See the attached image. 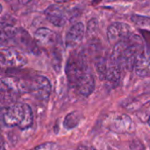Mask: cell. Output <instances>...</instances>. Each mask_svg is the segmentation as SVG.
<instances>
[{
    "label": "cell",
    "instance_id": "obj_13",
    "mask_svg": "<svg viewBox=\"0 0 150 150\" xmlns=\"http://www.w3.org/2000/svg\"><path fill=\"white\" fill-rule=\"evenodd\" d=\"M74 88L77 91V93L84 97H87L91 95L94 89H95V80L92 75V73L88 72L86 74H84L76 84Z\"/></svg>",
    "mask_w": 150,
    "mask_h": 150
},
{
    "label": "cell",
    "instance_id": "obj_25",
    "mask_svg": "<svg viewBox=\"0 0 150 150\" xmlns=\"http://www.w3.org/2000/svg\"><path fill=\"white\" fill-rule=\"evenodd\" d=\"M148 122H149V126H150V117H149V120H148Z\"/></svg>",
    "mask_w": 150,
    "mask_h": 150
},
{
    "label": "cell",
    "instance_id": "obj_23",
    "mask_svg": "<svg viewBox=\"0 0 150 150\" xmlns=\"http://www.w3.org/2000/svg\"><path fill=\"white\" fill-rule=\"evenodd\" d=\"M5 25H6V23H2V22H0V35H1V34H2V33H3V31H4V28Z\"/></svg>",
    "mask_w": 150,
    "mask_h": 150
},
{
    "label": "cell",
    "instance_id": "obj_6",
    "mask_svg": "<svg viewBox=\"0 0 150 150\" xmlns=\"http://www.w3.org/2000/svg\"><path fill=\"white\" fill-rule=\"evenodd\" d=\"M27 63V58L24 53L15 49H0V67L21 68Z\"/></svg>",
    "mask_w": 150,
    "mask_h": 150
},
{
    "label": "cell",
    "instance_id": "obj_19",
    "mask_svg": "<svg viewBox=\"0 0 150 150\" xmlns=\"http://www.w3.org/2000/svg\"><path fill=\"white\" fill-rule=\"evenodd\" d=\"M97 20L96 19H91L90 20L89 24H88V32L91 33V32H93L96 28H97Z\"/></svg>",
    "mask_w": 150,
    "mask_h": 150
},
{
    "label": "cell",
    "instance_id": "obj_9",
    "mask_svg": "<svg viewBox=\"0 0 150 150\" xmlns=\"http://www.w3.org/2000/svg\"><path fill=\"white\" fill-rule=\"evenodd\" d=\"M133 69L141 77L150 75V50L145 45L138 53Z\"/></svg>",
    "mask_w": 150,
    "mask_h": 150
},
{
    "label": "cell",
    "instance_id": "obj_15",
    "mask_svg": "<svg viewBox=\"0 0 150 150\" xmlns=\"http://www.w3.org/2000/svg\"><path fill=\"white\" fill-rule=\"evenodd\" d=\"M83 118V115L80 111H75L69 113L63 120V127L67 130H71L76 127Z\"/></svg>",
    "mask_w": 150,
    "mask_h": 150
},
{
    "label": "cell",
    "instance_id": "obj_17",
    "mask_svg": "<svg viewBox=\"0 0 150 150\" xmlns=\"http://www.w3.org/2000/svg\"><path fill=\"white\" fill-rule=\"evenodd\" d=\"M131 20L140 27H149V26H150V17H148V16L134 14L131 17Z\"/></svg>",
    "mask_w": 150,
    "mask_h": 150
},
{
    "label": "cell",
    "instance_id": "obj_11",
    "mask_svg": "<svg viewBox=\"0 0 150 150\" xmlns=\"http://www.w3.org/2000/svg\"><path fill=\"white\" fill-rule=\"evenodd\" d=\"M45 17L54 26L62 27H63L67 20H68V15L66 11L56 4H51L49 5L44 11Z\"/></svg>",
    "mask_w": 150,
    "mask_h": 150
},
{
    "label": "cell",
    "instance_id": "obj_8",
    "mask_svg": "<svg viewBox=\"0 0 150 150\" xmlns=\"http://www.w3.org/2000/svg\"><path fill=\"white\" fill-rule=\"evenodd\" d=\"M14 44L17 47H19L22 50H26V51L32 53H37L39 50L37 45L33 41L30 34L23 28H17L14 35L10 41V44Z\"/></svg>",
    "mask_w": 150,
    "mask_h": 150
},
{
    "label": "cell",
    "instance_id": "obj_2",
    "mask_svg": "<svg viewBox=\"0 0 150 150\" xmlns=\"http://www.w3.org/2000/svg\"><path fill=\"white\" fill-rule=\"evenodd\" d=\"M18 88L19 93H28L40 101L49 98L51 93V83L43 75L35 74L27 77H18Z\"/></svg>",
    "mask_w": 150,
    "mask_h": 150
},
{
    "label": "cell",
    "instance_id": "obj_5",
    "mask_svg": "<svg viewBox=\"0 0 150 150\" xmlns=\"http://www.w3.org/2000/svg\"><path fill=\"white\" fill-rule=\"evenodd\" d=\"M18 94V77L0 78V103L9 106L16 103Z\"/></svg>",
    "mask_w": 150,
    "mask_h": 150
},
{
    "label": "cell",
    "instance_id": "obj_12",
    "mask_svg": "<svg viewBox=\"0 0 150 150\" xmlns=\"http://www.w3.org/2000/svg\"><path fill=\"white\" fill-rule=\"evenodd\" d=\"M34 38L37 42L45 47H51L57 43L58 35L53 30L47 27H40L34 33Z\"/></svg>",
    "mask_w": 150,
    "mask_h": 150
},
{
    "label": "cell",
    "instance_id": "obj_4",
    "mask_svg": "<svg viewBox=\"0 0 150 150\" xmlns=\"http://www.w3.org/2000/svg\"><path fill=\"white\" fill-rule=\"evenodd\" d=\"M88 72H90V69L83 53H73L69 57L65 67L69 84L74 88L78 80Z\"/></svg>",
    "mask_w": 150,
    "mask_h": 150
},
{
    "label": "cell",
    "instance_id": "obj_3",
    "mask_svg": "<svg viewBox=\"0 0 150 150\" xmlns=\"http://www.w3.org/2000/svg\"><path fill=\"white\" fill-rule=\"evenodd\" d=\"M33 123V113L31 107L24 103H14L4 112V124L9 127L18 126L24 130L29 128Z\"/></svg>",
    "mask_w": 150,
    "mask_h": 150
},
{
    "label": "cell",
    "instance_id": "obj_7",
    "mask_svg": "<svg viewBox=\"0 0 150 150\" xmlns=\"http://www.w3.org/2000/svg\"><path fill=\"white\" fill-rule=\"evenodd\" d=\"M132 27L124 22H114L107 29V39L112 45L127 39L132 34Z\"/></svg>",
    "mask_w": 150,
    "mask_h": 150
},
{
    "label": "cell",
    "instance_id": "obj_20",
    "mask_svg": "<svg viewBox=\"0 0 150 150\" xmlns=\"http://www.w3.org/2000/svg\"><path fill=\"white\" fill-rule=\"evenodd\" d=\"M4 109L0 107V133H1L3 125H4Z\"/></svg>",
    "mask_w": 150,
    "mask_h": 150
},
{
    "label": "cell",
    "instance_id": "obj_22",
    "mask_svg": "<svg viewBox=\"0 0 150 150\" xmlns=\"http://www.w3.org/2000/svg\"><path fill=\"white\" fill-rule=\"evenodd\" d=\"M0 150H6L4 140L3 139V137L1 135H0Z\"/></svg>",
    "mask_w": 150,
    "mask_h": 150
},
{
    "label": "cell",
    "instance_id": "obj_1",
    "mask_svg": "<svg viewBox=\"0 0 150 150\" xmlns=\"http://www.w3.org/2000/svg\"><path fill=\"white\" fill-rule=\"evenodd\" d=\"M143 47L142 39L139 35L132 34L127 39L114 45L110 58L117 62L122 69L132 70L135 58Z\"/></svg>",
    "mask_w": 150,
    "mask_h": 150
},
{
    "label": "cell",
    "instance_id": "obj_21",
    "mask_svg": "<svg viewBox=\"0 0 150 150\" xmlns=\"http://www.w3.org/2000/svg\"><path fill=\"white\" fill-rule=\"evenodd\" d=\"M77 150H97L96 149H94L93 147L91 146H87V145H80Z\"/></svg>",
    "mask_w": 150,
    "mask_h": 150
},
{
    "label": "cell",
    "instance_id": "obj_14",
    "mask_svg": "<svg viewBox=\"0 0 150 150\" xmlns=\"http://www.w3.org/2000/svg\"><path fill=\"white\" fill-rule=\"evenodd\" d=\"M121 70H122V68L117 62L109 58L107 60L105 80L109 85H111L112 87H116L120 80Z\"/></svg>",
    "mask_w": 150,
    "mask_h": 150
},
{
    "label": "cell",
    "instance_id": "obj_24",
    "mask_svg": "<svg viewBox=\"0 0 150 150\" xmlns=\"http://www.w3.org/2000/svg\"><path fill=\"white\" fill-rule=\"evenodd\" d=\"M2 10H3V7H2V4H0V13L2 12Z\"/></svg>",
    "mask_w": 150,
    "mask_h": 150
},
{
    "label": "cell",
    "instance_id": "obj_10",
    "mask_svg": "<svg viewBox=\"0 0 150 150\" xmlns=\"http://www.w3.org/2000/svg\"><path fill=\"white\" fill-rule=\"evenodd\" d=\"M85 34V27L82 22H77L70 27V28L66 33L65 36V46L68 49H73L78 46Z\"/></svg>",
    "mask_w": 150,
    "mask_h": 150
},
{
    "label": "cell",
    "instance_id": "obj_18",
    "mask_svg": "<svg viewBox=\"0 0 150 150\" xmlns=\"http://www.w3.org/2000/svg\"><path fill=\"white\" fill-rule=\"evenodd\" d=\"M58 149V145L54 142H47L40 144L35 148H33L30 150H57Z\"/></svg>",
    "mask_w": 150,
    "mask_h": 150
},
{
    "label": "cell",
    "instance_id": "obj_16",
    "mask_svg": "<svg viewBox=\"0 0 150 150\" xmlns=\"http://www.w3.org/2000/svg\"><path fill=\"white\" fill-rule=\"evenodd\" d=\"M106 65H107V60L103 57L98 59L96 62V71H97V73L101 80H105Z\"/></svg>",
    "mask_w": 150,
    "mask_h": 150
}]
</instances>
